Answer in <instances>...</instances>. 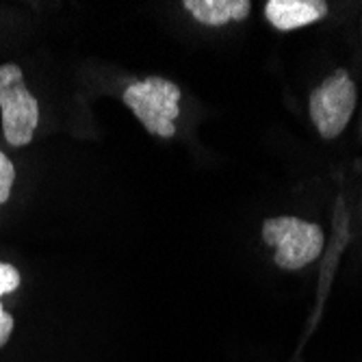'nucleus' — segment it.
Listing matches in <instances>:
<instances>
[{"label":"nucleus","mask_w":362,"mask_h":362,"mask_svg":"<svg viewBox=\"0 0 362 362\" xmlns=\"http://www.w3.org/2000/svg\"><path fill=\"white\" fill-rule=\"evenodd\" d=\"M260 235L267 245L276 247V265L286 272H300L315 262L325 243L321 226L293 215L265 219Z\"/></svg>","instance_id":"f257e3e1"},{"label":"nucleus","mask_w":362,"mask_h":362,"mask_svg":"<svg viewBox=\"0 0 362 362\" xmlns=\"http://www.w3.org/2000/svg\"><path fill=\"white\" fill-rule=\"evenodd\" d=\"M180 87L176 83L160 76H150L128 85L122 100L146 126L150 135L170 139L176 135L174 122L180 115Z\"/></svg>","instance_id":"f03ea898"},{"label":"nucleus","mask_w":362,"mask_h":362,"mask_svg":"<svg viewBox=\"0 0 362 362\" xmlns=\"http://www.w3.org/2000/svg\"><path fill=\"white\" fill-rule=\"evenodd\" d=\"M0 113H3V135L9 146L22 148L35 137L40 124V105L24 85L20 65H0Z\"/></svg>","instance_id":"7ed1b4c3"},{"label":"nucleus","mask_w":362,"mask_h":362,"mask_svg":"<svg viewBox=\"0 0 362 362\" xmlns=\"http://www.w3.org/2000/svg\"><path fill=\"white\" fill-rule=\"evenodd\" d=\"M358 103V89L347 70H337L310 93V119L323 139H337L347 128Z\"/></svg>","instance_id":"20e7f679"},{"label":"nucleus","mask_w":362,"mask_h":362,"mask_svg":"<svg viewBox=\"0 0 362 362\" xmlns=\"http://www.w3.org/2000/svg\"><path fill=\"white\" fill-rule=\"evenodd\" d=\"M327 16V3L323 0H269L265 5V18L278 30H295L315 24Z\"/></svg>","instance_id":"39448f33"},{"label":"nucleus","mask_w":362,"mask_h":362,"mask_svg":"<svg viewBox=\"0 0 362 362\" xmlns=\"http://www.w3.org/2000/svg\"><path fill=\"white\" fill-rule=\"evenodd\" d=\"M182 7L206 26H223L228 22H241L250 16V0H185Z\"/></svg>","instance_id":"423d86ee"},{"label":"nucleus","mask_w":362,"mask_h":362,"mask_svg":"<svg viewBox=\"0 0 362 362\" xmlns=\"http://www.w3.org/2000/svg\"><path fill=\"white\" fill-rule=\"evenodd\" d=\"M13 182H16L13 163H11V158L5 152H0V204H5L9 200Z\"/></svg>","instance_id":"0eeeda50"},{"label":"nucleus","mask_w":362,"mask_h":362,"mask_svg":"<svg viewBox=\"0 0 362 362\" xmlns=\"http://www.w3.org/2000/svg\"><path fill=\"white\" fill-rule=\"evenodd\" d=\"M20 286V272L13 265L0 262V298L7 293H13Z\"/></svg>","instance_id":"6e6552de"},{"label":"nucleus","mask_w":362,"mask_h":362,"mask_svg":"<svg viewBox=\"0 0 362 362\" xmlns=\"http://www.w3.org/2000/svg\"><path fill=\"white\" fill-rule=\"evenodd\" d=\"M11 332H13V317L3 308V304H0V347L7 345Z\"/></svg>","instance_id":"1a4fd4ad"}]
</instances>
